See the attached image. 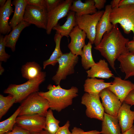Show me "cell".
<instances>
[{
  "mask_svg": "<svg viewBox=\"0 0 134 134\" xmlns=\"http://www.w3.org/2000/svg\"><path fill=\"white\" fill-rule=\"evenodd\" d=\"M46 9L48 12L53 10L63 1L62 0H45Z\"/></svg>",
  "mask_w": 134,
  "mask_h": 134,
  "instance_id": "33",
  "label": "cell"
},
{
  "mask_svg": "<svg viewBox=\"0 0 134 134\" xmlns=\"http://www.w3.org/2000/svg\"><path fill=\"white\" fill-rule=\"evenodd\" d=\"M73 0H63L56 8L48 13L46 33L50 34L53 27L58 24L59 20L67 16Z\"/></svg>",
  "mask_w": 134,
  "mask_h": 134,
  "instance_id": "11",
  "label": "cell"
},
{
  "mask_svg": "<svg viewBox=\"0 0 134 134\" xmlns=\"http://www.w3.org/2000/svg\"><path fill=\"white\" fill-rule=\"evenodd\" d=\"M92 44L89 41L83 47L81 54V61L82 66L86 70H88L96 64L93 58Z\"/></svg>",
  "mask_w": 134,
  "mask_h": 134,
  "instance_id": "28",
  "label": "cell"
},
{
  "mask_svg": "<svg viewBox=\"0 0 134 134\" xmlns=\"http://www.w3.org/2000/svg\"><path fill=\"white\" fill-rule=\"evenodd\" d=\"M121 0H113L111 2L110 5L112 9L119 7V5Z\"/></svg>",
  "mask_w": 134,
  "mask_h": 134,
  "instance_id": "42",
  "label": "cell"
},
{
  "mask_svg": "<svg viewBox=\"0 0 134 134\" xmlns=\"http://www.w3.org/2000/svg\"><path fill=\"white\" fill-rule=\"evenodd\" d=\"M12 3L15 6L14 11L9 24L13 29L23 21L25 9L28 4L26 0H14Z\"/></svg>",
  "mask_w": 134,
  "mask_h": 134,
  "instance_id": "24",
  "label": "cell"
},
{
  "mask_svg": "<svg viewBox=\"0 0 134 134\" xmlns=\"http://www.w3.org/2000/svg\"><path fill=\"white\" fill-rule=\"evenodd\" d=\"M39 134H51L47 131L43 130L39 133Z\"/></svg>",
  "mask_w": 134,
  "mask_h": 134,
  "instance_id": "45",
  "label": "cell"
},
{
  "mask_svg": "<svg viewBox=\"0 0 134 134\" xmlns=\"http://www.w3.org/2000/svg\"><path fill=\"white\" fill-rule=\"evenodd\" d=\"M112 84V82H105L102 79L88 78L85 81L84 91L89 94H99L102 90L108 88Z\"/></svg>",
  "mask_w": 134,
  "mask_h": 134,
  "instance_id": "22",
  "label": "cell"
},
{
  "mask_svg": "<svg viewBox=\"0 0 134 134\" xmlns=\"http://www.w3.org/2000/svg\"><path fill=\"white\" fill-rule=\"evenodd\" d=\"M4 69L1 66V63L0 64V74L1 75L4 71Z\"/></svg>",
  "mask_w": 134,
  "mask_h": 134,
  "instance_id": "46",
  "label": "cell"
},
{
  "mask_svg": "<svg viewBox=\"0 0 134 134\" xmlns=\"http://www.w3.org/2000/svg\"><path fill=\"white\" fill-rule=\"evenodd\" d=\"M107 88L116 96L122 103L129 94L134 89V84L129 80L115 77L112 84Z\"/></svg>",
  "mask_w": 134,
  "mask_h": 134,
  "instance_id": "14",
  "label": "cell"
},
{
  "mask_svg": "<svg viewBox=\"0 0 134 134\" xmlns=\"http://www.w3.org/2000/svg\"><path fill=\"white\" fill-rule=\"evenodd\" d=\"M129 4L134 5V0H121L119 4V7Z\"/></svg>",
  "mask_w": 134,
  "mask_h": 134,
  "instance_id": "41",
  "label": "cell"
},
{
  "mask_svg": "<svg viewBox=\"0 0 134 134\" xmlns=\"http://www.w3.org/2000/svg\"><path fill=\"white\" fill-rule=\"evenodd\" d=\"M89 78L109 79L114 75L110 70L108 63L104 59H100L90 69L86 71Z\"/></svg>",
  "mask_w": 134,
  "mask_h": 134,
  "instance_id": "17",
  "label": "cell"
},
{
  "mask_svg": "<svg viewBox=\"0 0 134 134\" xmlns=\"http://www.w3.org/2000/svg\"><path fill=\"white\" fill-rule=\"evenodd\" d=\"M62 37L59 34L56 33L54 38L55 43V47L49 59L43 62L44 69L49 65L55 66L58 63V60L63 54L61 50L60 47L61 40Z\"/></svg>",
  "mask_w": 134,
  "mask_h": 134,
  "instance_id": "27",
  "label": "cell"
},
{
  "mask_svg": "<svg viewBox=\"0 0 134 134\" xmlns=\"http://www.w3.org/2000/svg\"><path fill=\"white\" fill-rule=\"evenodd\" d=\"M110 20L113 25L119 24L124 33L132 32L134 40V5H127L112 9Z\"/></svg>",
  "mask_w": 134,
  "mask_h": 134,
  "instance_id": "4",
  "label": "cell"
},
{
  "mask_svg": "<svg viewBox=\"0 0 134 134\" xmlns=\"http://www.w3.org/2000/svg\"><path fill=\"white\" fill-rule=\"evenodd\" d=\"M102 121L101 134H122L117 117L105 113Z\"/></svg>",
  "mask_w": 134,
  "mask_h": 134,
  "instance_id": "20",
  "label": "cell"
},
{
  "mask_svg": "<svg viewBox=\"0 0 134 134\" xmlns=\"http://www.w3.org/2000/svg\"><path fill=\"white\" fill-rule=\"evenodd\" d=\"M117 60L121 71L125 74L124 80L134 76V54L128 52L121 55Z\"/></svg>",
  "mask_w": 134,
  "mask_h": 134,
  "instance_id": "19",
  "label": "cell"
},
{
  "mask_svg": "<svg viewBox=\"0 0 134 134\" xmlns=\"http://www.w3.org/2000/svg\"><path fill=\"white\" fill-rule=\"evenodd\" d=\"M99 94L85 93L82 97L81 103L86 107V115L91 118L102 121L104 109L100 100Z\"/></svg>",
  "mask_w": 134,
  "mask_h": 134,
  "instance_id": "8",
  "label": "cell"
},
{
  "mask_svg": "<svg viewBox=\"0 0 134 134\" xmlns=\"http://www.w3.org/2000/svg\"><path fill=\"white\" fill-rule=\"evenodd\" d=\"M78 59V56L74 55L70 51L63 54L58 60L57 70L52 78L56 85L60 84L62 80H65L67 76L74 73V68Z\"/></svg>",
  "mask_w": 134,
  "mask_h": 134,
  "instance_id": "6",
  "label": "cell"
},
{
  "mask_svg": "<svg viewBox=\"0 0 134 134\" xmlns=\"http://www.w3.org/2000/svg\"><path fill=\"white\" fill-rule=\"evenodd\" d=\"M3 36L0 34V61L6 62L10 57L5 51L6 47Z\"/></svg>",
  "mask_w": 134,
  "mask_h": 134,
  "instance_id": "32",
  "label": "cell"
},
{
  "mask_svg": "<svg viewBox=\"0 0 134 134\" xmlns=\"http://www.w3.org/2000/svg\"><path fill=\"white\" fill-rule=\"evenodd\" d=\"M95 6L96 9L100 10L104 7L106 1V0H94Z\"/></svg>",
  "mask_w": 134,
  "mask_h": 134,
  "instance_id": "39",
  "label": "cell"
},
{
  "mask_svg": "<svg viewBox=\"0 0 134 134\" xmlns=\"http://www.w3.org/2000/svg\"><path fill=\"white\" fill-rule=\"evenodd\" d=\"M46 92H38V94L48 102L49 108L59 112L71 105L73 99L78 96V89L72 86L70 89L62 88L60 84L55 86L49 84Z\"/></svg>",
  "mask_w": 134,
  "mask_h": 134,
  "instance_id": "2",
  "label": "cell"
},
{
  "mask_svg": "<svg viewBox=\"0 0 134 134\" xmlns=\"http://www.w3.org/2000/svg\"><path fill=\"white\" fill-rule=\"evenodd\" d=\"M31 24L23 21L8 34L4 37L6 47L10 48L13 52L15 51L16 45L22 31Z\"/></svg>",
  "mask_w": 134,
  "mask_h": 134,
  "instance_id": "23",
  "label": "cell"
},
{
  "mask_svg": "<svg viewBox=\"0 0 134 134\" xmlns=\"http://www.w3.org/2000/svg\"><path fill=\"white\" fill-rule=\"evenodd\" d=\"M28 4L46 9L45 0H26Z\"/></svg>",
  "mask_w": 134,
  "mask_h": 134,
  "instance_id": "35",
  "label": "cell"
},
{
  "mask_svg": "<svg viewBox=\"0 0 134 134\" xmlns=\"http://www.w3.org/2000/svg\"><path fill=\"white\" fill-rule=\"evenodd\" d=\"M48 12L46 9L28 4L25 9L23 21L37 27L45 29L47 24Z\"/></svg>",
  "mask_w": 134,
  "mask_h": 134,
  "instance_id": "9",
  "label": "cell"
},
{
  "mask_svg": "<svg viewBox=\"0 0 134 134\" xmlns=\"http://www.w3.org/2000/svg\"><path fill=\"white\" fill-rule=\"evenodd\" d=\"M60 121L54 117L52 110L49 109L45 117V127L44 129L51 134H55L60 127Z\"/></svg>",
  "mask_w": 134,
  "mask_h": 134,
  "instance_id": "30",
  "label": "cell"
},
{
  "mask_svg": "<svg viewBox=\"0 0 134 134\" xmlns=\"http://www.w3.org/2000/svg\"><path fill=\"white\" fill-rule=\"evenodd\" d=\"M16 99L12 95L9 94L4 97L0 95V119L5 115L13 104L15 103Z\"/></svg>",
  "mask_w": 134,
  "mask_h": 134,
  "instance_id": "31",
  "label": "cell"
},
{
  "mask_svg": "<svg viewBox=\"0 0 134 134\" xmlns=\"http://www.w3.org/2000/svg\"><path fill=\"white\" fill-rule=\"evenodd\" d=\"M131 106L130 105L124 101L118 112L117 117L122 134L131 128L133 125L134 111L131 110Z\"/></svg>",
  "mask_w": 134,
  "mask_h": 134,
  "instance_id": "16",
  "label": "cell"
},
{
  "mask_svg": "<svg viewBox=\"0 0 134 134\" xmlns=\"http://www.w3.org/2000/svg\"><path fill=\"white\" fill-rule=\"evenodd\" d=\"M101 132L96 130L85 132L81 129L74 127L71 130V134H100Z\"/></svg>",
  "mask_w": 134,
  "mask_h": 134,
  "instance_id": "34",
  "label": "cell"
},
{
  "mask_svg": "<svg viewBox=\"0 0 134 134\" xmlns=\"http://www.w3.org/2000/svg\"><path fill=\"white\" fill-rule=\"evenodd\" d=\"M13 11L11 0H7L5 5L0 7V33L1 34H7L11 31L12 28L8 20Z\"/></svg>",
  "mask_w": 134,
  "mask_h": 134,
  "instance_id": "21",
  "label": "cell"
},
{
  "mask_svg": "<svg viewBox=\"0 0 134 134\" xmlns=\"http://www.w3.org/2000/svg\"><path fill=\"white\" fill-rule=\"evenodd\" d=\"M69 36L70 38L71 41L68 47L70 52L75 55L80 56L82 49L85 45L86 33L77 25L70 32Z\"/></svg>",
  "mask_w": 134,
  "mask_h": 134,
  "instance_id": "13",
  "label": "cell"
},
{
  "mask_svg": "<svg viewBox=\"0 0 134 134\" xmlns=\"http://www.w3.org/2000/svg\"><path fill=\"white\" fill-rule=\"evenodd\" d=\"M42 68L35 62H28L23 65L21 71L22 76L28 80L35 79L41 73Z\"/></svg>",
  "mask_w": 134,
  "mask_h": 134,
  "instance_id": "26",
  "label": "cell"
},
{
  "mask_svg": "<svg viewBox=\"0 0 134 134\" xmlns=\"http://www.w3.org/2000/svg\"><path fill=\"white\" fill-rule=\"evenodd\" d=\"M75 13L70 11L65 23L62 25L58 24L54 27L53 29L56 31V33L59 34L63 37L65 36L68 37L69 34L75 26L77 25L76 22Z\"/></svg>",
  "mask_w": 134,
  "mask_h": 134,
  "instance_id": "25",
  "label": "cell"
},
{
  "mask_svg": "<svg viewBox=\"0 0 134 134\" xmlns=\"http://www.w3.org/2000/svg\"><path fill=\"white\" fill-rule=\"evenodd\" d=\"M129 41L123 36L116 24L110 31L105 33L100 43L94 48L100 52L116 71L115 62L121 55L128 52L126 44Z\"/></svg>",
  "mask_w": 134,
  "mask_h": 134,
  "instance_id": "1",
  "label": "cell"
},
{
  "mask_svg": "<svg viewBox=\"0 0 134 134\" xmlns=\"http://www.w3.org/2000/svg\"><path fill=\"white\" fill-rule=\"evenodd\" d=\"M29 131L22 128L17 125L14 126L13 130L8 132L4 134H31Z\"/></svg>",
  "mask_w": 134,
  "mask_h": 134,
  "instance_id": "36",
  "label": "cell"
},
{
  "mask_svg": "<svg viewBox=\"0 0 134 134\" xmlns=\"http://www.w3.org/2000/svg\"><path fill=\"white\" fill-rule=\"evenodd\" d=\"M124 102L131 106L134 105V89L129 94L125 99Z\"/></svg>",
  "mask_w": 134,
  "mask_h": 134,
  "instance_id": "38",
  "label": "cell"
},
{
  "mask_svg": "<svg viewBox=\"0 0 134 134\" xmlns=\"http://www.w3.org/2000/svg\"><path fill=\"white\" fill-rule=\"evenodd\" d=\"M20 111V106L11 116L0 122V134H4L13 130L16 123V119L19 116Z\"/></svg>",
  "mask_w": 134,
  "mask_h": 134,
  "instance_id": "29",
  "label": "cell"
},
{
  "mask_svg": "<svg viewBox=\"0 0 134 134\" xmlns=\"http://www.w3.org/2000/svg\"><path fill=\"white\" fill-rule=\"evenodd\" d=\"M31 134H39V133H31Z\"/></svg>",
  "mask_w": 134,
  "mask_h": 134,
  "instance_id": "47",
  "label": "cell"
},
{
  "mask_svg": "<svg viewBox=\"0 0 134 134\" xmlns=\"http://www.w3.org/2000/svg\"><path fill=\"white\" fill-rule=\"evenodd\" d=\"M122 134H134V125Z\"/></svg>",
  "mask_w": 134,
  "mask_h": 134,
  "instance_id": "43",
  "label": "cell"
},
{
  "mask_svg": "<svg viewBox=\"0 0 134 134\" xmlns=\"http://www.w3.org/2000/svg\"><path fill=\"white\" fill-rule=\"evenodd\" d=\"M104 12L103 10H98L95 13L92 14L80 16L75 15L77 25L85 33L89 41L92 44L94 43L97 25Z\"/></svg>",
  "mask_w": 134,
  "mask_h": 134,
  "instance_id": "7",
  "label": "cell"
},
{
  "mask_svg": "<svg viewBox=\"0 0 134 134\" xmlns=\"http://www.w3.org/2000/svg\"><path fill=\"white\" fill-rule=\"evenodd\" d=\"M6 1V0H0V7L3 6L5 4Z\"/></svg>",
  "mask_w": 134,
  "mask_h": 134,
  "instance_id": "44",
  "label": "cell"
},
{
  "mask_svg": "<svg viewBox=\"0 0 134 134\" xmlns=\"http://www.w3.org/2000/svg\"><path fill=\"white\" fill-rule=\"evenodd\" d=\"M70 11L74 12L75 15L78 16L93 14L97 11L94 0H86L84 2L81 0H73Z\"/></svg>",
  "mask_w": 134,
  "mask_h": 134,
  "instance_id": "18",
  "label": "cell"
},
{
  "mask_svg": "<svg viewBox=\"0 0 134 134\" xmlns=\"http://www.w3.org/2000/svg\"><path fill=\"white\" fill-rule=\"evenodd\" d=\"M46 76V72L42 71L37 78L24 83L10 84L3 92L13 96L16 99L15 103L20 102L32 93L38 92L39 86L45 80Z\"/></svg>",
  "mask_w": 134,
  "mask_h": 134,
  "instance_id": "3",
  "label": "cell"
},
{
  "mask_svg": "<svg viewBox=\"0 0 134 134\" xmlns=\"http://www.w3.org/2000/svg\"><path fill=\"white\" fill-rule=\"evenodd\" d=\"M20 106L19 116L37 114L45 117L49 108L47 100L40 96L38 92L30 95L24 100Z\"/></svg>",
  "mask_w": 134,
  "mask_h": 134,
  "instance_id": "5",
  "label": "cell"
},
{
  "mask_svg": "<svg viewBox=\"0 0 134 134\" xmlns=\"http://www.w3.org/2000/svg\"><path fill=\"white\" fill-rule=\"evenodd\" d=\"M112 9L110 4L106 6L104 13L97 25L94 42L95 46L100 43L105 33L110 31L113 27L114 25L111 23L110 20V15Z\"/></svg>",
  "mask_w": 134,
  "mask_h": 134,
  "instance_id": "15",
  "label": "cell"
},
{
  "mask_svg": "<svg viewBox=\"0 0 134 134\" xmlns=\"http://www.w3.org/2000/svg\"><path fill=\"white\" fill-rule=\"evenodd\" d=\"M70 126L69 121H67L63 126L60 127L55 134H71L69 129Z\"/></svg>",
  "mask_w": 134,
  "mask_h": 134,
  "instance_id": "37",
  "label": "cell"
},
{
  "mask_svg": "<svg viewBox=\"0 0 134 134\" xmlns=\"http://www.w3.org/2000/svg\"><path fill=\"white\" fill-rule=\"evenodd\" d=\"M126 47L128 52L134 54V40L129 41L126 44Z\"/></svg>",
  "mask_w": 134,
  "mask_h": 134,
  "instance_id": "40",
  "label": "cell"
},
{
  "mask_svg": "<svg viewBox=\"0 0 134 134\" xmlns=\"http://www.w3.org/2000/svg\"><path fill=\"white\" fill-rule=\"evenodd\" d=\"M16 124L31 133H39L45 128V117L37 114L19 116Z\"/></svg>",
  "mask_w": 134,
  "mask_h": 134,
  "instance_id": "10",
  "label": "cell"
},
{
  "mask_svg": "<svg viewBox=\"0 0 134 134\" xmlns=\"http://www.w3.org/2000/svg\"><path fill=\"white\" fill-rule=\"evenodd\" d=\"M99 94L105 113L117 117L122 104L118 97L108 88L102 90Z\"/></svg>",
  "mask_w": 134,
  "mask_h": 134,
  "instance_id": "12",
  "label": "cell"
}]
</instances>
